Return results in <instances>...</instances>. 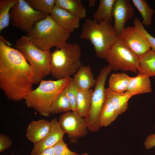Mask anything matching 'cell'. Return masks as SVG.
Wrapping results in <instances>:
<instances>
[{"label": "cell", "instance_id": "1", "mask_svg": "<svg viewBox=\"0 0 155 155\" xmlns=\"http://www.w3.org/2000/svg\"><path fill=\"white\" fill-rule=\"evenodd\" d=\"M0 36V88L9 99L25 100L32 90V67L22 53Z\"/></svg>", "mask_w": 155, "mask_h": 155}, {"label": "cell", "instance_id": "2", "mask_svg": "<svg viewBox=\"0 0 155 155\" xmlns=\"http://www.w3.org/2000/svg\"><path fill=\"white\" fill-rule=\"evenodd\" d=\"M71 33L61 27L49 15L36 23L27 36L40 49L50 51L53 47L59 49L63 46Z\"/></svg>", "mask_w": 155, "mask_h": 155}, {"label": "cell", "instance_id": "3", "mask_svg": "<svg viewBox=\"0 0 155 155\" xmlns=\"http://www.w3.org/2000/svg\"><path fill=\"white\" fill-rule=\"evenodd\" d=\"M112 22H98L87 18L82 27L80 38L89 40L92 44L96 56L106 59L107 54L118 39Z\"/></svg>", "mask_w": 155, "mask_h": 155}, {"label": "cell", "instance_id": "4", "mask_svg": "<svg viewBox=\"0 0 155 155\" xmlns=\"http://www.w3.org/2000/svg\"><path fill=\"white\" fill-rule=\"evenodd\" d=\"M72 80L69 77L56 80H42L38 86L32 90L25 99L26 105L40 115L49 117L52 103Z\"/></svg>", "mask_w": 155, "mask_h": 155}, {"label": "cell", "instance_id": "5", "mask_svg": "<svg viewBox=\"0 0 155 155\" xmlns=\"http://www.w3.org/2000/svg\"><path fill=\"white\" fill-rule=\"evenodd\" d=\"M80 45L67 43L51 53V72L57 80L71 77L82 65Z\"/></svg>", "mask_w": 155, "mask_h": 155}, {"label": "cell", "instance_id": "6", "mask_svg": "<svg viewBox=\"0 0 155 155\" xmlns=\"http://www.w3.org/2000/svg\"><path fill=\"white\" fill-rule=\"evenodd\" d=\"M16 47L32 66L34 84H37L50 73L51 53L36 46L27 36L18 39Z\"/></svg>", "mask_w": 155, "mask_h": 155}, {"label": "cell", "instance_id": "7", "mask_svg": "<svg viewBox=\"0 0 155 155\" xmlns=\"http://www.w3.org/2000/svg\"><path fill=\"white\" fill-rule=\"evenodd\" d=\"M47 16L33 9L26 0H17L10 12L12 25L27 33L32 29L36 23Z\"/></svg>", "mask_w": 155, "mask_h": 155}, {"label": "cell", "instance_id": "8", "mask_svg": "<svg viewBox=\"0 0 155 155\" xmlns=\"http://www.w3.org/2000/svg\"><path fill=\"white\" fill-rule=\"evenodd\" d=\"M106 59L112 70L130 71L136 73L139 59L118 38L109 51Z\"/></svg>", "mask_w": 155, "mask_h": 155}, {"label": "cell", "instance_id": "9", "mask_svg": "<svg viewBox=\"0 0 155 155\" xmlns=\"http://www.w3.org/2000/svg\"><path fill=\"white\" fill-rule=\"evenodd\" d=\"M59 123L71 143H76L80 138L88 133L84 118L77 112L69 111L62 114L58 120Z\"/></svg>", "mask_w": 155, "mask_h": 155}, {"label": "cell", "instance_id": "10", "mask_svg": "<svg viewBox=\"0 0 155 155\" xmlns=\"http://www.w3.org/2000/svg\"><path fill=\"white\" fill-rule=\"evenodd\" d=\"M118 38L138 58L150 50L147 41L134 26H128Z\"/></svg>", "mask_w": 155, "mask_h": 155}, {"label": "cell", "instance_id": "11", "mask_svg": "<svg viewBox=\"0 0 155 155\" xmlns=\"http://www.w3.org/2000/svg\"><path fill=\"white\" fill-rule=\"evenodd\" d=\"M134 15V9L129 0H115L112 16L114 21V28L117 37L125 28L126 23Z\"/></svg>", "mask_w": 155, "mask_h": 155}, {"label": "cell", "instance_id": "12", "mask_svg": "<svg viewBox=\"0 0 155 155\" xmlns=\"http://www.w3.org/2000/svg\"><path fill=\"white\" fill-rule=\"evenodd\" d=\"M51 127L48 134L41 140L35 144L30 155H38L45 150L53 147L63 139L65 133L58 121L54 118L51 121Z\"/></svg>", "mask_w": 155, "mask_h": 155}, {"label": "cell", "instance_id": "13", "mask_svg": "<svg viewBox=\"0 0 155 155\" xmlns=\"http://www.w3.org/2000/svg\"><path fill=\"white\" fill-rule=\"evenodd\" d=\"M61 27L71 32L78 29L80 20L65 9L55 6L50 15Z\"/></svg>", "mask_w": 155, "mask_h": 155}, {"label": "cell", "instance_id": "14", "mask_svg": "<svg viewBox=\"0 0 155 155\" xmlns=\"http://www.w3.org/2000/svg\"><path fill=\"white\" fill-rule=\"evenodd\" d=\"M51 127V122L44 119L33 121L26 130L28 139L34 144L40 141L48 133Z\"/></svg>", "mask_w": 155, "mask_h": 155}, {"label": "cell", "instance_id": "15", "mask_svg": "<svg viewBox=\"0 0 155 155\" xmlns=\"http://www.w3.org/2000/svg\"><path fill=\"white\" fill-rule=\"evenodd\" d=\"M72 80L78 89L83 90L91 89L96 83L89 65H82L74 75Z\"/></svg>", "mask_w": 155, "mask_h": 155}, {"label": "cell", "instance_id": "16", "mask_svg": "<svg viewBox=\"0 0 155 155\" xmlns=\"http://www.w3.org/2000/svg\"><path fill=\"white\" fill-rule=\"evenodd\" d=\"M105 94L106 97L111 102L118 115L125 112L127 108L129 99L134 96L127 91L122 93L118 92L109 88H105Z\"/></svg>", "mask_w": 155, "mask_h": 155}, {"label": "cell", "instance_id": "17", "mask_svg": "<svg viewBox=\"0 0 155 155\" xmlns=\"http://www.w3.org/2000/svg\"><path fill=\"white\" fill-rule=\"evenodd\" d=\"M149 78L145 74L138 72L136 76L131 77L127 91L134 95L151 92L152 90Z\"/></svg>", "mask_w": 155, "mask_h": 155}, {"label": "cell", "instance_id": "18", "mask_svg": "<svg viewBox=\"0 0 155 155\" xmlns=\"http://www.w3.org/2000/svg\"><path fill=\"white\" fill-rule=\"evenodd\" d=\"M55 5L67 11L80 20L86 16V9L81 0H56Z\"/></svg>", "mask_w": 155, "mask_h": 155}, {"label": "cell", "instance_id": "19", "mask_svg": "<svg viewBox=\"0 0 155 155\" xmlns=\"http://www.w3.org/2000/svg\"><path fill=\"white\" fill-rule=\"evenodd\" d=\"M93 91L92 88L86 90H78L76 99L77 112L82 117H84L90 110Z\"/></svg>", "mask_w": 155, "mask_h": 155}, {"label": "cell", "instance_id": "20", "mask_svg": "<svg viewBox=\"0 0 155 155\" xmlns=\"http://www.w3.org/2000/svg\"><path fill=\"white\" fill-rule=\"evenodd\" d=\"M138 59V72L149 77L155 76V51L150 49Z\"/></svg>", "mask_w": 155, "mask_h": 155}, {"label": "cell", "instance_id": "21", "mask_svg": "<svg viewBox=\"0 0 155 155\" xmlns=\"http://www.w3.org/2000/svg\"><path fill=\"white\" fill-rule=\"evenodd\" d=\"M115 0H100L98 7L93 15V20L98 22L108 21L113 22V11Z\"/></svg>", "mask_w": 155, "mask_h": 155}, {"label": "cell", "instance_id": "22", "mask_svg": "<svg viewBox=\"0 0 155 155\" xmlns=\"http://www.w3.org/2000/svg\"><path fill=\"white\" fill-rule=\"evenodd\" d=\"M131 78L125 73H113L109 79L108 88L116 92H124L127 91Z\"/></svg>", "mask_w": 155, "mask_h": 155}, {"label": "cell", "instance_id": "23", "mask_svg": "<svg viewBox=\"0 0 155 155\" xmlns=\"http://www.w3.org/2000/svg\"><path fill=\"white\" fill-rule=\"evenodd\" d=\"M118 115L109 99L106 97L100 116V127L110 125L117 117Z\"/></svg>", "mask_w": 155, "mask_h": 155}, {"label": "cell", "instance_id": "24", "mask_svg": "<svg viewBox=\"0 0 155 155\" xmlns=\"http://www.w3.org/2000/svg\"><path fill=\"white\" fill-rule=\"evenodd\" d=\"M71 111L69 100L63 91L60 93L52 103L50 108V114H55Z\"/></svg>", "mask_w": 155, "mask_h": 155}, {"label": "cell", "instance_id": "25", "mask_svg": "<svg viewBox=\"0 0 155 155\" xmlns=\"http://www.w3.org/2000/svg\"><path fill=\"white\" fill-rule=\"evenodd\" d=\"M134 6L140 13L143 18V24L148 27L151 24L154 11L145 0H132Z\"/></svg>", "mask_w": 155, "mask_h": 155}, {"label": "cell", "instance_id": "26", "mask_svg": "<svg viewBox=\"0 0 155 155\" xmlns=\"http://www.w3.org/2000/svg\"><path fill=\"white\" fill-rule=\"evenodd\" d=\"M17 0H0V31L9 26L10 12Z\"/></svg>", "mask_w": 155, "mask_h": 155}, {"label": "cell", "instance_id": "27", "mask_svg": "<svg viewBox=\"0 0 155 155\" xmlns=\"http://www.w3.org/2000/svg\"><path fill=\"white\" fill-rule=\"evenodd\" d=\"M33 9L46 15H50L55 6L56 0H26Z\"/></svg>", "mask_w": 155, "mask_h": 155}, {"label": "cell", "instance_id": "28", "mask_svg": "<svg viewBox=\"0 0 155 155\" xmlns=\"http://www.w3.org/2000/svg\"><path fill=\"white\" fill-rule=\"evenodd\" d=\"M78 89L72 80L63 90L68 98L71 107V111L77 112L76 99Z\"/></svg>", "mask_w": 155, "mask_h": 155}, {"label": "cell", "instance_id": "29", "mask_svg": "<svg viewBox=\"0 0 155 155\" xmlns=\"http://www.w3.org/2000/svg\"><path fill=\"white\" fill-rule=\"evenodd\" d=\"M133 24L134 26L146 39L150 48L155 51V38L151 35L146 30L142 22L136 17L134 19Z\"/></svg>", "mask_w": 155, "mask_h": 155}, {"label": "cell", "instance_id": "30", "mask_svg": "<svg viewBox=\"0 0 155 155\" xmlns=\"http://www.w3.org/2000/svg\"><path fill=\"white\" fill-rule=\"evenodd\" d=\"M55 155H79L76 152L70 150L63 140L61 139L54 146Z\"/></svg>", "mask_w": 155, "mask_h": 155}, {"label": "cell", "instance_id": "31", "mask_svg": "<svg viewBox=\"0 0 155 155\" xmlns=\"http://www.w3.org/2000/svg\"><path fill=\"white\" fill-rule=\"evenodd\" d=\"M12 144V141L8 136L0 133V152L8 149Z\"/></svg>", "mask_w": 155, "mask_h": 155}, {"label": "cell", "instance_id": "32", "mask_svg": "<svg viewBox=\"0 0 155 155\" xmlns=\"http://www.w3.org/2000/svg\"><path fill=\"white\" fill-rule=\"evenodd\" d=\"M145 148L150 149L155 147V133L148 135L144 143Z\"/></svg>", "mask_w": 155, "mask_h": 155}, {"label": "cell", "instance_id": "33", "mask_svg": "<svg viewBox=\"0 0 155 155\" xmlns=\"http://www.w3.org/2000/svg\"><path fill=\"white\" fill-rule=\"evenodd\" d=\"M38 155H55L53 147L45 150Z\"/></svg>", "mask_w": 155, "mask_h": 155}, {"label": "cell", "instance_id": "34", "mask_svg": "<svg viewBox=\"0 0 155 155\" xmlns=\"http://www.w3.org/2000/svg\"><path fill=\"white\" fill-rule=\"evenodd\" d=\"M96 2L95 0H88L89 6L90 7L93 6L95 4Z\"/></svg>", "mask_w": 155, "mask_h": 155}, {"label": "cell", "instance_id": "35", "mask_svg": "<svg viewBox=\"0 0 155 155\" xmlns=\"http://www.w3.org/2000/svg\"><path fill=\"white\" fill-rule=\"evenodd\" d=\"M79 155H89L88 153H84L81 154H79Z\"/></svg>", "mask_w": 155, "mask_h": 155}, {"label": "cell", "instance_id": "36", "mask_svg": "<svg viewBox=\"0 0 155 155\" xmlns=\"http://www.w3.org/2000/svg\"><path fill=\"white\" fill-rule=\"evenodd\" d=\"M154 128H155V125H154Z\"/></svg>", "mask_w": 155, "mask_h": 155}, {"label": "cell", "instance_id": "37", "mask_svg": "<svg viewBox=\"0 0 155 155\" xmlns=\"http://www.w3.org/2000/svg\"><path fill=\"white\" fill-rule=\"evenodd\" d=\"M13 155V154H12V155Z\"/></svg>", "mask_w": 155, "mask_h": 155}]
</instances>
